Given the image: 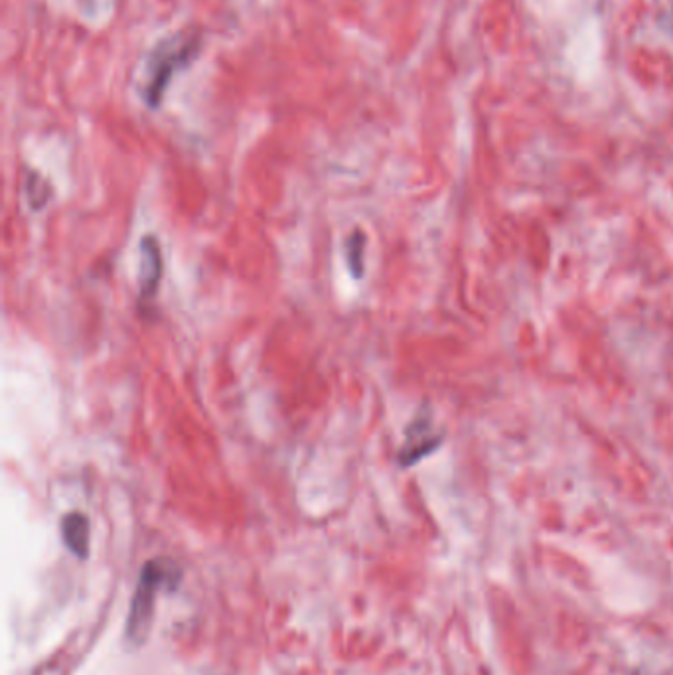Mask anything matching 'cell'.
I'll return each mask as SVG.
<instances>
[{
    "label": "cell",
    "instance_id": "6da1fadb",
    "mask_svg": "<svg viewBox=\"0 0 673 675\" xmlns=\"http://www.w3.org/2000/svg\"><path fill=\"white\" fill-rule=\"evenodd\" d=\"M182 579V571L178 563L166 557H156L145 563L139 575V585L133 595L131 610L125 624V638L133 648H139L147 642L152 620H154V606L160 591H172L178 587Z\"/></svg>",
    "mask_w": 673,
    "mask_h": 675
},
{
    "label": "cell",
    "instance_id": "7a4b0ae2",
    "mask_svg": "<svg viewBox=\"0 0 673 675\" xmlns=\"http://www.w3.org/2000/svg\"><path fill=\"white\" fill-rule=\"evenodd\" d=\"M198 52V38L170 40L160 44L150 60L149 83L145 87V99L149 107H158L166 93L170 79L186 68Z\"/></svg>",
    "mask_w": 673,
    "mask_h": 675
},
{
    "label": "cell",
    "instance_id": "3957f363",
    "mask_svg": "<svg viewBox=\"0 0 673 675\" xmlns=\"http://www.w3.org/2000/svg\"><path fill=\"white\" fill-rule=\"evenodd\" d=\"M439 445H441V435L435 433L433 419L423 409V413H419L405 431V445L399 452V462L401 466H413L421 458L431 454Z\"/></svg>",
    "mask_w": 673,
    "mask_h": 675
},
{
    "label": "cell",
    "instance_id": "277c9868",
    "mask_svg": "<svg viewBox=\"0 0 673 675\" xmlns=\"http://www.w3.org/2000/svg\"><path fill=\"white\" fill-rule=\"evenodd\" d=\"M141 261H139V297L143 302H150L156 297L162 281L164 261L162 249L154 235H145L139 243Z\"/></svg>",
    "mask_w": 673,
    "mask_h": 675
},
{
    "label": "cell",
    "instance_id": "5b68a950",
    "mask_svg": "<svg viewBox=\"0 0 673 675\" xmlns=\"http://www.w3.org/2000/svg\"><path fill=\"white\" fill-rule=\"evenodd\" d=\"M62 539L68 551L77 559H87L91 547V524L85 514L72 512L62 518Z\"/></svg>",
    "mask_w": 673,
    "mask_h": 675
},
{
    "label": "cell",
    "instance_id": "8992f818",
    "mask_svg": "<svg viewBox=\"0 0 673 675\" xmlns=\"http://www.w3.org/2000/svg\"><path fill=\"white\" fill-rule=\"evenodd\" d=\"M366 235L360 229H354L346 239V265L354 279H362L366 273Z\"/></svg>",
    "mask_w": 673,
    "mask_h": 675
},
{
    "label": "cell",
    "instance_id": "52a82bcc",
    "mask_svg": "<svg viewBox=\"0 0 673 675\" xmlns=\"http://www.w3.org/2000/svg\"><path fill=\"white\" fill-rule=\"evenodd\" d=\"M26 196L32 212H42L52 200V186L40 172L32 170L26 178Z\"/></svg>",
    "mask_w": 673,
    "mask_h": 675
}]
</instances>
